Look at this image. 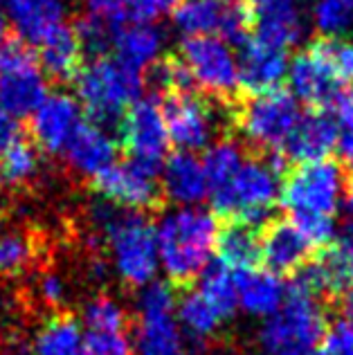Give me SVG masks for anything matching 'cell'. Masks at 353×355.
<instances>
[{
	"instance_id": "obj_1",
	"label": "cell",
	"mask_w": 353,
	"mask_h": 355,
	"mask_svg": "<svg viewBox=\"0 0 353 355\" xmlns=\"http://www.w3.org/2000/svg\"><path fill=\"white\" fill-rule=\"evenodd\" d=\"M92 223L104 232L115 270L131 288H144L157 272V241L151 218L101 200L92 205Z\"/></svg>"
},
{
	"instance_id": "obj_2",
	"label": "cell",
	"mask_w": 353,
	"mask_h": 355,
	"mask_svg": "<svg viewBox=\"0 0 353 355\" xmlns=\"http://www.w3.org/2000/svg\"><path fill=\"white\" fill-rule=\"evenodd\" d=\"M216 220L212 214L193 207L175 209L160 220L155 230L157 257L162 259L164 272L175 291H187L207 266Z\"/></svg>"
},
{
	"instance_id": "obj_3",
	"label": "cell",
	"mask_w": 353,
	"mask_h": 355,
	"mask_svg": "<svg viewBox=\"0 0 353 355\" xmlns=\"http://www.w3.org/2000/svg\"><path fill=\"white\" fill-rule=\"evenodd\" d=\"M72 83L83 115L99 128H117L126 108L140 99L144 88L142 72L122 63L117 57H101L83 63Z\"/></svg>"
},
{
	"instance_id": "obj_4",
	"label": "cell",
	"mask_w": 353,
	"mask_h": 355,
	"mask_svg": "<svg viewBox=\"0 0 353 355\" xmlns=\"http://www.w3.org/2000/svg\"><path fill=\"white\" fill-rule=\"evenodd\" d=\"M300 119V108L291 92L273 90L264 95H241L227 101V121L246 137L255 155L282 151L288 133Z\"/></svg>"
},
{
	"instance_id": "obj_5",
	"label": "cell",
	"mask_w": 353,
	"mask_h": 355,
	"mask_svg": "<svg viewBox=\"0 0 353 355\" xmlns=\"http://www.w3.org/2000/svg\"><path fill=\"white\" fill-rule=\"evenodd\" d=\"M345 178L336 162H309L286 169L279 180V202L291 218H333Z\"/></svg>"
},
{
	"instance_id": "obj_6",
	"label": "cell",
	"mask_w": 353,
	"mask_h": 355,
	"mask_svg": "<svg viewBox=\"0 0 353 355\" xmlns=\"http://www.w3.org/2000/svg\"><path fill=\"white\" fill-rule=\"evenodd\" d=\"M329 329L318 299L288 288L279 311L270 315L259 340L273 353H309L322 342Z\"/></svg>"
},
{
	"instance_id": "obj_7",
	"label": "cell",
	"mask_w": 353,
	"mask_h": 355,
	"mask_svg": "<svg viewBox=\"0 0 353 355\" xmlns=\"http://www.w3.org/2000/svg\"><path fill=\"white\" fill-rule=\"evenodd\" d=\"M178 57L187 65L196 88L212 99L225 104L239 97V68L230 43L218 36H184Z\"/></svg>"
},
{
	"instance_id": "obj_8",
	"label": "cell",
	"mask_w": 353,
	"mask_h": 355,
	"mask_svg": "<svg viewBox=\"0 0 353 355\" xmlns=\"http://www.w3.org/2000/svg\"><path fill=\"white\" fill-rule=\"evenodd\" d=\"M173 25L184 36H214L243 45L252 39L255 14L248 0H182L173 12Z\"/></svg>"
},
{
	"instance_id": "obj_9",
	"label": "cell",
	"mask_w": 353,
	"mask_h": 355,
	"mask_svg": "<svg viewBox=\"0 0 353 355\" xmlns=\"http://www.w3.org/2000/svg\"><path fill=\"white\" fill-rule=\"evenodd\" d=\"M117 133L119 146L128 155V162L157 175L166 160V148H169V135L164 128L160 104L153 97L137 99L119 119Z\"/></svg>"
},
{
	"instance_id": "obj_10",
	"label": "cell",
	"mask_w": 353,
	"mask_h": 355,
	"mask_svg": "<svg viewBox=\"0 0 353 355\" xmlns=\"http://www.w3.org/2000/svg\"><path fill=\"white\" fill-rule=\"evenodd\" d=\"M160 113L169 142H173L180 151L191 153L212 142L216 113L207 97H200L196 90L164 95L160 101Z\"/></svg>"
},
{
	"instance_id": "obj_11",
	"label": "cell",
	"mask_w": 353,
	"mask_h": 355,
	"mask_svg": "<svg viewBox=\"0 0 353 355\" xmlns=\"http://www.w3.org/2000/svg\"><path fill=\"white\" fill-rule=\"evenodd\" d=\"M92 187L104 200L131 211H160L164 205L162 187L153 173L133 162L110 164L106 171L92 178Z\"/></svg>"
},
{
	"instance_id": "obj_12",
	"label": "cell",
	"mask_w": 353,
	"mask_h": 355,
	"mask_svg": "<svg viewBox=\"0 0 353 355\" xmlns=\"http://www.w3.org/2000/svg\"><path fill=\"white\" fill-rule=\"evenodd\" d=\"M83 121H86V115H83L79 101L57 92V95L45 97L43 104L32 113L27 135L41 151L61 153Z\"/></svg>"
},
{
	"instance_id": "obj_13",
	"label": "cell",
	"mask_w": 353,
	"mask_h": 355,
	"mask_svg": "<svg viewBox=\"0 0 353 355\" xmlns=\"http://www.w3.org/2000/svg\"><path fill=\"white\" fill-rule=\"evenodd\" d=\"M315 245L291 220L273 218L261 230V261L270 275L293 277L315 257Z\"/></svg>"
},
{
	"instance_id": "obj_14",
	"label": "cell",
	"mask_w": 353,
	"mask_h": 355,
	"mask_svg": "<svg viewBox=\"0 0 353 355\" xmlns=\"http://www.w3.org/2000/svg\"><path fill=\"white\" fill-rule=\"evenodd\" d=\"M236 68L241 95H264L282 88L288 74V59L284 50L266 45L252 36L241 45Z\"/></svg>"
},
{
	"instance_id": "obj_15",
	"label": "cell",
	"mask_w": 353,
	"mask_h": 355,
	"mask_svg": "<svg viewBox=\"0 0 353 355\" xmlns=\"http://www.w3.org/2000/svg\"><path fill=\"white\" fill-rule=\"evenodd\" d=\"M340 135L338 121L327 110H311L309 115L297 119V124L288 133L282 146L286 160L309 164V162H324L336 151Z\"/></svg>"
},
{
	"instance_id": "obj_16",
	"label": "cell",
	"mask_w": 353,
	"mask_h": 355,
	"mask_svg": "<svg viewBox=\"0 0 353 355\" xmlns=\"http://www.w3.org/2000/svg\"><path fill=\"white\" fill-rule=\"evenodd\" d=\"M288 81L295 95L311 110H327L342 95V81L309 50L293 59Z\"/></svg>"
},
{
	"instance_id": "obj_17",
	"label": "cell",
	"mask_w": 353,
	"mask_h": 355,
	"mask_svg": "<svg viewBox=\"0 0 353 355\" xmlns=\"http://www.w3.org/2000/svg\"><path fill=\"white\" fill-rule=\"evenodd\" d=\"M255 14V39L273 48L288 50L300 43L304 23L291 0H248Z\"/></svg>"
},
{
	"instance_id": "obj_18",
	"label": "cell",
	"mask_w": 353,
	"mask_h": 355,
	"mask_svg": "<svg viewBox=\"0 0 353 355\" xmlns=\"http://www.w3.org/2000/svg\"><path fill=\"white\" fill-rule=\"evenodd\" d=\"M61 153L66 155V162L72 171L86 178H97L110 164H115L117 144L106 135L104 128L90 124L86 119L74 130V135Z\"/></svg>"
},
{
	"instance_id": "obj_19",
	"label": "cell",
	"mask_w": 353,
	"mask_h": 355,
	"mask_svg": "<svg viewBox=\"0 0 353 355\" xmlns=\"http://www.w3.org/2000/svg\"><path fill=\"white\" fill-rule=\"evenodd\" d=\"M45 97H48V79L39 63L0 72V108L12 117H32Z\"/></svg>"
},
{
	"instance_id": "obj_20",
	"label": "cell",
	"mask_w": 353,
	"mask_h": 355,
	"mask_svg": "<svg viewBox=\"0 0 353 355\" xmlns=\"http://www.w3.org/2000/svg\"><path fill=\"white\" fill-rule=\"evenodd\" d=\"M39 68L48 81L72 83L83 68V50L70 25L61 23L39 41Z\"/></svg>"
},
{
	"instance_id": "obj_21",
	"label": "cell",
	"mask_w": 353,
	"mask_h": 355,
	"mask_svg": "<svg viewBox=\"0 0 353 355\" xmlns=\"http://www.w3.org/2000/svg\"><path fill=\"white\" fill-rule=\"evenodd\" d=\"M261 230L243 218H223L214 239L221 263L236 272L255 270L257 263H261Z\"/></svg>"
},
{
	"instance_id": "obj_22",
	"label": "cell",
	"mask_w": 353,
	"mask_h": 355,
	"mask_svg": "<svg viewBox=\"0 0 353 355\" xmlns=\"http://www.w3.org/2000/svg\"><path fill=\"white\" fill-rule=\"evenodd\" d=\"M162 193L178 205H196L207 196L209 184L203 162L189 151H175L162 164Z\"/></svg>"
},
{
	"instance_id": "obj_23",
	"label": "cell",
	"mask_w": 353,
	"mask_h": 355,
	"mask_svg": "<svg viewBox=\"0 0 353 355\" xmlns=\"http://www.w3.org/2000/svg\"><path fill=\"white\" fill-rule=\"evenodd\" d=\"M41 239L32 230L0 220V279H16L39 263Z\"/></svg>"
},
{
	"instance_id": "obj_24",
	"label": "cell",
	"mask_w": 353,
	"mask_h": 355,
	"mask_svg": "<svg viewBox=\"0 0 353 355\" xmlns=\"http://www.w3.org/2000/svg\"><path fill=\"white\" fill-rule=\"evenodd\" d=\"M236 297L243 311L257 317H270L284 304V288L279 279L261 270H241L234 277Z\"/></svg>"
},
{
	"instance_id": "obj_25",
	"label": "cell",
	"mask_w": 353,
	"mask_h": 355,
	"mask_svg": "<svg viewBox=\"0 0 353 355\" xmlns=\"http://www.w3.org/2000/svg\"><path fill=\"white\" fill-rule=\"evenodd\" d=\"M34 355H86L81 324L70 311L50 313L36 331Z\"/></svg>"
},
{
	"instance_id": "obj_26",
	"label": "cell",
	"mask_w": 353,
	"mask_h": 355,
	"mask_svg": "<svg viewBox=\"0 0 353 355\" xmlns=\"http://www.w3.org/2000/svg\"><path fill=\"white\" fill-rule=\"evenodd\" d=\"M14 32L27 43H39L48 32L63 23V7L59 0H7Z\"/></svg>"
},
{
	"instance_id": "obj_27",
	"label": "cell",
	"mask_w": 353,
	"mask_h": 355,
	"mask_svg": "<svg viewBox=\"0 0 353 355\" xmlns=\"http://www.w3.org/2000/svg\"><path fill=\"white\" fill-rule=\"evenodd\" d=\"M115 52L117 59L131 65L135 70H144L148 63L160 57L162 50V32L151 23H128L115 30Z\"/></svg>"
},
{
	"instance_id": "obj_28",
	"label": "cell",
	"mask_w": 353,
	"mask_h": 355,
	"mask_svg": "<svg viewBox=\"0 0 353 355\" xmlns=\"http://www.w3.org/2000/svg\"><path fill=\"white\" fill-rule=\"evenodd\" d=\"M41 173V148L32 137L18 135L3 153H0V184L9 189H23L34 182Z\"/></svg>"
},
{
	"instance_id": "obj_29",
	"label": "cell",
	"mask_w": 353,
	"mask_h": 355,
	"mask_svg": "<svg viewBox=\"0 0 353 355\" xmlns=\"http://www.w3.org/2000/svg\"><path fill=\"white\" fill-rule=\"evenodd\" d=\"M135 347L140 355H182V338L173 313L137 315Z\"/></svg>"
},
{
	"instance_id": "obj_30",
	"label": "cell",
	"mask_w": 353,
	"mask_h": 355,
	"mask_svg": "<svg viewBox=\"0 0 353 355\" xmlns=\"http://www.w3.org/2000/svg\"><path fill=\"white\" fill-rule=\"evenodd\" d=\"M198 293L209 302V306L216 311L223 320H230L236 313L239 297L234 286V275L232 270L216 261V263H207L198 275Z\"/></svg>"
},
{
	"instance_id": "obj_31",
	"label": "cell",
	"mask_w": 353,
	"mask_h": 355,
	"mask_svg": "<svg viewBox=\"0 0 353 355\" xmlns=\"http://www.w3.org/2000/svg\"><path fill=\"white\" fill-rule=\"evenodd\" d=\"M180 304H178V317L180 324L187 329V333L196 340H212L221 331V324L225 322L214 311L209 302L198 291H180Z\"/></svg>"
},
{
	"instance_id": "obj_32",
	"label": "cell",
	"mask_w": 353,
	"mask_h": 355,
	"mask_svg": "<svg viewBox=\"0 0 353 355\" xmlns=\"http://www.w3.org/2000/svg\"><path fill=\"white\" fill-rule=\"evenodd\" d=\"M243 162L246 160L241 155V146L232 142L230 137H223L221 142L212 144L205 151V157H203V169H205L207 175L209 193L225 189Z\"/></svg>"
},
{
	"instance_id": "obj_33",
	"label": "cell",
	"mask_w": 353,
	"mask_h": 355,
	"mask_svg": "<svg viewBox=\"0 0 353 355\" xmlns=\"http://www.w3.org/2000/svg\"><path fill=\"white\" fill-rule=\"evenodd\" d=\"M309 52L327 65L342 83H353V39L320 36L309 45Z\"/></svg>"
},
{
	"instance_id": "obj_34",
	"label": "cell",
	"mask_w": 353,
	"mask_h": 355,
	"mask_svg": "<svg viewBox=\"0 0 353 355\" xmlns=\"http://www.w3.org/2000/svg\"><path fill=\"white\" fill-rule=\"evenodd\" d=\"M74 36L83 50V57H92V59H101L108 57V50L113 45L115 39V30L117 25H113L106 18H101L97 14H86L79 16L72 25Z\"/></svg>"
},
{
	"instance_id": "obj_35",
	"label": "cell",
	"mask_w": 353,
	"mask_h": 355,
	"mask_svg": "<svg viewBox=\"0 0 353 355\" xmlns=\"http://www.w3.org/2000/svg\"><path fill=\"white\" fill-rule=\"evenodd\" d=\"M81 320L86 324L88 331H126V326H128L126 311L108 295L92 297L90 302L83 306Z\"/></svg>"
},
{
	"instance_id": "obj_36",
	"label": "cell",
	"mask_w": 353,
	"mask_h": 355,
	"mask_svg": "<svg viewBox=\"0 0 353 355\" xmlns=\"http://www.w3.org/2000/svg\"><path fill=\"white\" fill-rule=\"evenodd\" d=\"M313 18L322 36H345L353 27V0H318Z\"/></svg>"
},
{
	"instance_id": "obj_37",
	"label": "cell",
	"mask_w": 353,
	"mask_h": 355,
	"mask_svg": "<svg viewBox=\"0 0 353 355\" xmlns=\"http://www.w3.org/2000/svg\"><path fill=\"white\" fill-rule=\"evenodd\" d=\"M86 355H133L126 331H88L83 338Z\"/></svg>"
},
{
	"instance_id": "obj_38",
	"label": "cell",
	"mask_w": 353,
	"mask_h": 355,
	"mask_svg": "<svg viewBox=\"0 0 353 355\" xmlns=\"http://www.w3.org/2000/svg\"><path fill=\"white\" fill-rule=\"evenodd\" d=\"M36 297L39 302L50 308L52 313L63 311V306L68 302V284L59 272H52V270H45L36 279Z\"/></svg>"
},
{
	"instance_id": "obj_39",
	"label": "cell",
	"mask_w": 353,
	"mask_h": 355,
	"mask_svg": "<svg viewBox=\"0 0 353 355\" xmlns=\"http://www.w3.org/2000/svg\"><path fill=\"white\" fill-rule=\"evenodd\" d=\"M315 355H353V326L336 322L327 329Z\"/></svg>"
},
{
	"instance_id": "obj_40",
	"label": "cell",
	"mask_w": 353,
	"mask_h": 355,
	"mask_svg": "<svg viewBox=\"0 0 353 355\" xmlns=\"http://www.w3.org/2000/svg\"><path fill=\"white\" fill-rule=\"evenodd\" d=\"M21 133H23V128L18 124V119L9 115L7 110L0 108V153H3Z\"/></svg>"
},
{
	"instance_id": "obj_41",
	"label": "cell",
	"mask_w": 353,
	"mask_h": 355,
	"mask_svg": "<svg viewBox=\"0 0 353 355\" xmlns=\"http://www.w3.org/2000/svg\"><path fill=\"white\" fill-rule=\"evenodd\" d=\"M336 151H338L340 162L347 166L349 173H353V128H342L340 130Z\"/></svg>"
},
{
	"instance_id": "obj_42",
	"label": "cell",
	"mask_w": 353,
	"mask_h": 355,
	"mask_svg": "<svg viewBox=\"0 0 353 355\" xmlns=\"http://www.w3.org/2000/svg\"><path fill=\"white\" fill-rule=\"evenodd\" d=\"M336 108H338V126L342 128H353V88L342 92L336 101Z\"/></svg>"
},
{
	"instance_id": "obj_43",
	"label": "cell",
	"mask_w": 353,
	"mask_h": 355,
	"mask_svg": "<svg viewBox=\"0 0 353 355\" xmlns=\"http://www.w3.org/2000/svg\"><path fill=\"white\" fill-rule=\"evenodd\" d=\"M338 245L347 252V257L353 266V220H349V225L345 227V232H342V239L338 241Z\"/></svg>"
},
{
	"instance_id": "obj_44",
	"label": "cell",
	"mask_w": 353,
	"mask_h": 355,
	"mask_svg": "<svg viewBox=\"0 0 353 355\" xmlns=\"http://www.w3.org/2000/svg\"><path fill=\"white\" fill-rule=\"evenodd\" d=\"M5 355H34V353L30 351V347H27L25 342L12 340L9 344H5Z\"/></svg>"
},
{
	"instance_id": "obj_45",
	"label": "cell",
	"mask_w": 353,
	"mask_h": 355,
	"mask_svg": "<svg viewBox=\"0 0 353 355\" xmlns=\"http://www.w3.org/2000/svg\"><path fill=\"white\" fill-rule=\"evenodd\" d=\"M180 3H182V0H151V5L157 9V14L169 12V9H175Z\"/></svg>"
},
{
	"instance_id": "obj_46",
	"label": "cell",
	"mask_w": 353,
	"mask_h": 355,
	"mask_svg": "<svg viewBox=\"0 0 353 355\" xmlns=\"http://www.w3.org/2000/svg\"><path fill=\"white\" fill-rule=\"evenodd\" d=\"M7 30H9V25H7V21H5V16H3V12H0V39L7 34Z\"/></svg>"
},
{
	"instance_id": "obj_47",
	"label": "cell",
	"mask_w": 353,
	"mask_h": 355,
	"mask_svg": "<svg viewBox=\"0 0 353 355\" xmlns=\"http://www.w3.org/2000/svg\"><path fill=\"white\" fill-rule=\"evenodd\" d=\"M282 355H311V353H282Z\"/></svg>"
},
{
	"instance_id": "obj_48",
	"label": "cell",
	"mask_w": 353,
	"mask_h": 355,
	"mask_svg": "<svg viewBox=\"0 0 353 355\" xmlns=\"http://www.w3.org/2000/svg\"><path fill=\"white\" fill-rule=\"evenodd\" d=\"M0 355H3V342H0Z\"/></svg>"
}]
</instances>
